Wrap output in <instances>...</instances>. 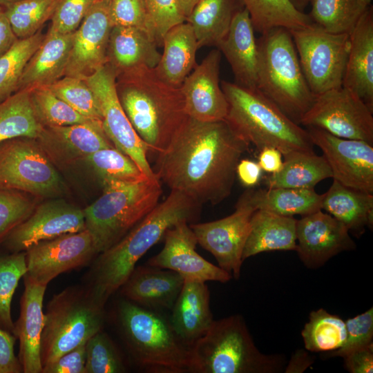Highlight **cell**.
<instances>
[{"mask_svg": "<svg viewBox=\"0 0 373 373\" xmlns=\"http://www.w3.org/2000/svg\"><path fill=\"white\" fill-rule=\"evenodd\" d=\"M249 144L224 120L204 122L186 117L153 169L171 190L200 204H217L231 193L236 170Z\"/></svg>", "mask_w": 373, "mask_h": 373, "instance_id": "obj_1", "label": "cell"}, {"mask_svg": "<svg viewBox=\"0 0 373 373\" xmlns=\"http://www.w3.org/2000/svg\"><path fill=\"white\" fill-rule=\"evenodd\" d=\"M201 204L175 190L133 227L121 240L101 252L88 276V288L103 305L127 280L137 262L159 242L166 231L182 221L191 223Z\"/></svg>", "mask_w": 373, "mask_h": 373, "instance_id": "obj_2", "label": "cell"}, {"mask_svg": "<svg viewBox=\"0 0 373 373\" xmlns=\"http://www.w3.org/2000/svg\"><path fill=\"white\" fill-rule=\"evenodd\" d=\"M119 102L148 151H164L187 115L180 87L163 81L154 68L143 67L116 77Z\"/></svg>", "mask_w": 373, "mask_h": 373, "instance_id": "obj_3", "label": "cell"}, {"mask_svg": "<svg viewBox=\"0 0 373 373\" xmlns=\"http://www.w3.org/2000/svg\"><path fill=\"white\" fill-rule=\"evenodd\" d=\"M220 85L228 104L224 120L247 144L259 151L276 148L283 156L292 151H314L307 129L292 121L257 88L227 81Z\"/></svg>", "mask_w": 373, "mask_h": 373, "instance_id": "obj_4", "label": "cell"}, {"mask_svg": "<svg viewBox=\"0 0 373 373\" xmlns=\"http://www.w3.org/2000/svg\"><path fill=\"white\" fill-rule=\"evenodd\" d=\"M118 326L134 360L153 373L192 372L190 347L160 312L125 298L117 305Z\"/></svg>", "mask_w": 373, "mask_h": 373, "instance_id": "obj_5", "label": "cell"}, {"mask_svg": "<svg viewBox=\"0 0 373 373\" xmlns=\"http://www.w3.org/2000/svg\"><path fill=\"white\" fill-rule=\"evenodd\" d=\"M190 350L195 373H278L285 364L282 355L265 354L258 349L238 314L213 321Z\"/></svg>", "mask_w": 373, "mask_h": 373, "instance_id": "obj_6", "label": "cell"}, {"mask_svg": "<svg viewBox=\"0 0 373 373\" xmlns=\"http://www.w3.org/2000/svg\"><path fill=\"white\" fill-rule=\"evenodd\" d=\"M257 89L298 124L315 96L303 73L289 30L276 28L257 40Z\"/></svg>", "mask_w": 373, "mask_h": 373, "instance_id": "obj_7", "label": "cell"}, {"mask_svg": "<svg viewBox=\"0 0 373 373\" xmlns=\"http://www.w3.org/2000/svg\"><path fill=\"white\" fill-rule=\"evenodd\" d=\"M104 306L87 286L68 287L55 294L44 313L42 368L102 330Z\"/></svg>", "mask_w": 373, "mask_h": 373, "instance_id": "obj_8", "label": "cell"}, {"mask_svg": "<svg viewBox=\"0 0 373 373\" xmlns=\"http://www.w3.org/2000/svg\"><path fill=\"white\" fill-rule=\"evenodd\" d=\"M162 193L157 178L103 186L102 194L84 209L86 229L93 236L99 254L117 243L149 213Z\"/></svg>", "mask_w": 373, "mask_h": 373, "instance_id": "obj_9", "label": "cell"}, {"mask_svg": "<svg viewBox=\"0 0 373 373\" xmlns=\"http://www.w3.org/2000/svg\"><path fill=\"white\" fill-rule=\"evenodd\" d=\"M289 31L305 78L314 96L342 87L350 34L329 32L313 23Z\"/></svg>", "mask_w": 373, "mask_h": 373, "instance_id": "obj_10", "label": "cell"}, {"mask_svg": "<svg viewBox=\"0 0 373 373\" xmlns=\"http://www.w3.org/2000/svg\"><path fill=\"white\" fill-rule=\"evenodd\" d=\"M0 188L50 197L60 193L63 182L39 142L19 137L0 143Z\"/></svg>", "mask_w": 373, "mask_h": 373, "instance_id": "obj_11", "label": "cell"}, {"mask_svg": "<svg viewBox=\"0 0 373 373\" xmlns=\"http://www.w3.org/2000/svg\"><path fill=\"white\" fill-rule=\"evenodd\" d=\"M373 111L353 91L341 87L316 95L300 124L336 137L373 144Z\"/></svg>", "mask_w": 373, "mask_h": 373, "instance_id": "obj_12", "label": "cell"}, {"mask_svg": "<svg viewBox=\"0 0 373 373\" xmlns=\"http://www.w3.org/2000/svg\"><path fill=\"white\" fill-rule=\"evenodd\" d=\"M256 210L247 189L231 215L211 222L189 223L198 244L214 256L218 266L236 279L240 275L250 220Z\"/></svg>", "mask_w": 373, "mask_h": 373, "instance_id": "obj_13", "label": "cell"}, {"mask_svg": "<svg viewBox=\"0 0 373 373\" xmlns=\"http://www.w3.org/2000/svg\"><path fill=\"white\" fill-rule=\"evenodd\" d=\"M84 81L95 95L103 129L114 146L129 156L149 178H156L148 161L146 146L134 130L119 102L113 70L106 64Z\"/></svg>", "mask_w": 373, "mask_h": 373, "instance_id": "obj_14", "label": "cell"}, {"mask_svg": "<svg viewBox=\"0 0 373 373\" xmlns=\"http://www.w3.org/2000/svg\"><path fill=\"white\" fill-rule=\"evenodd\" d=\"M25 254V275L47 286L61 274L88 265L99 252L93 236L86 229L38 242Z\"/></svg>", "mask_w": 373, "mask_h": 373, "instance_id": "obj_15", "label": "cell"}, {"mask_svg": "<svg viewBox=\"0 0 373 373\" xmlns=\"http://www.w3.org/2000/svg\"><path fill=\"white\" fill-rule=\"evenodd\" d=\"M307 131L313 144L323 151L333 180L346 186L373 193V144L341 138L314 127H307Z\"/></svg>", "mask_w": 373, "mask_h": 373, "instance_id": "obj_16", "label": "cell"}, {"mask_svg": "<svg viewBox=\"0 0 373 373\" xmlns=\"http://www.w3.org/2000/svg\"><path fill=\"white\" fill-rule=\"evenodd\" d=\"M113 27L109 1H96L74 32L64 76L84 80L104 66Z\"/></svg>", "mask_w": 373, "mask_h": 373, "instance_id": "obj_17", "label": "cell"}, {"mask_svg": "<svg viewBox=\"0 0 373 373\" xmlns=\"http://www.w3.org/2000/svg\"><path fill=\"white\" fill-rule=\"evenodd\" d=\"M86 229L84 210L53 200L35 207L3 241L9 252H21L41 241Z\"/></svg>", "mask_w": 373, "mask_h": 373, "instance_id": "obj_18", "label": "cell"}, {"mask_svg": "<svg viewBox=\"0 0 373 373\" xmlns=\"http://www.w3.org/2000/svg\"><path fill=\"white\" fill-rule=\"evenodd\" d=\"M163 238L162 249L148 260L147 265L174 271L184 280L224 283L231 278L229 273L196 252L197 239L189 222H178L166 231Z\"/></svg>", "mask_w": 373, "mask_h": 373, "instance_id": "obj_19", "label": "cell"}, {"mask_svg": "<svg viewBox=\"0 0 373 373\" xmlns=\"http://www.w3.org/2000/svg\"><path fill=\"white\" fill-rule=\"evenodd\" d=\"M318 210L303 216L296 222V251L312 269L323 265L339 253L356 247L347 228L327 213Z\"/></svg>", "mask_w": 373, "mask_h": 373, "instance_id": "obj_20", "label": "cell"}, {"mask_svg": "<svg viewBox=\"0 0 373 373\" xmlns=\"http://www.w3.org/2000/svg\"><path fill=\"white\" fill-rule=\"evenodd\" d=\"M221 52L211 50L180 86L189 117L204 122L224 120L228 104L220 84Z\"/></svg>", "mask_w": 373, "mask_h": 373, "instance_id": "obj_21", "label": "cell"}, {"mask_svg": "<svg viewBox=\"0 0 373 373\" xmlns=\"http://www.w3.org/2000/svg\"><path fill=\"white\" fill-rule=\"evenodd\" d=\"M20 313L12 334L19 341V360L23 373H41L40 349L44 325L43 302L47 286L23 276Z\"/></svg>", "mask_w": 373, "mask_h": 373, "instance_id": "obj_22", "label": "cell"}, {"mask_svg": "<svg viewBox=\"0 0 373 373\" xmlns=\"http://www.w3.org/2000/svg\"><path fill=\"white\" fill-rule=\"evenodd\" d=\"M37 140L50 159L62 164L84 160L100 149L115 147L102 124L97 122L44 127Z\"/></svg>", "mask_w": 373, "mask_h": 373, "instance_id": "obj_23", "label": "cell"}, {"mask_svg": "<svg viewBox=\"0 0 373 373\" xmlns=\"http://www.w3.org/2000/svg\"><path fill=\"white\" fill-rule=\"evenodd\" d=\"M184 280L174 271L138 266L119 289L124 298L138 305L157 312L171 310Z\"/></svg>", "mask_w": 373, "mask_h": 373, "instance_id": "obj_24", "label": "cell"}, {"mask_svg": "<svg viewBox=\"0 0 373 373\" xmlns=\"http://www.w3.org/2000/svg\"><path fill=\"white\" fill-rule=\"evenodd\" d=\"M355 93L373 111V8L368 6L350 34L343 86Z\"/></svg>", "mask_w": 373, "mask_h": 373, "instance_id": "obj_25", "label": "cell"}, {"mask_svg": "<svg viewBox=\"0 0 373 373\" xmlns=\"http://www.w3.org/2000/svg\"><path fill=\"white\" fill-rule=\"evenodd\" d=\"M249 15L243 8L233 15L229 31L217 46L228 61L235 84L257 88L258 48Z\"/></svg>", "mask_w": 373, "mask_h": 373, "instance_id": "obj_26", "label": "cell"}, {"mask_svg": "<svg viewBox=\"0 0 373 373\" xmlns=\"http://www.w3.org/2000/svg\"><path fill=\"white\" fill-rule=\"evenodd\" d=\"M169 319L180 341L191 347L209 329L213 321L210 292L205 282L184 280Z\"/></svg>", "mask_w": 373, "mask_h": 373, "instance_id": "obj_27", "label": "cell"}, {"mask_svg": "<svg viewBox=\"0 0 373 373\" xmlns=\"http://www.w3.org/2000/svg\"><path fill=\"white\" fill-rule=\"evenodd\" d=\"M74 32L61 35L48 31L26 64L17 91L48 87L64 75Z\"/></svg>", "mask_w": 373, "mask_h": 373, "instance_id": "obj_28", "label": "cell"}, {"mask_svg": "<svg viewBox=\"0 0 373 373\" xmlns=\"http://www.w3.org/2000/svg\"><path fill=\"white\" fill-rule=\"evenodd\" d=\"M157 44L144 30L113 26L110 34L106 64L116 77L143 67L155 68L161 57Z\"/></svg>", "mask_w": 373, "mask_h": 373, "instance_id": "obj_29", "label": "cell"}, {"mask_svg": "<svg viewBox=\"0 0 373 373\" xmlns=\"http://www.w3.org/2000/svg\"><path fill=\"white\" fill-rule=\"evenodd\" d=\"M162 46L155 73L167 84L180 88L196 66L199 47L191 25L183 22L171 28L163 37Z\"/></svg>", "mask_w": 373, "mask_h": 373, "instance_id": "obj_30", "label": "cell"}, {"mask_svg": "<svg viewBox=\"0 0 373 373\" xmlns=\"http://www.w3.org/2000/svg\"><path fill=\"white\" fill-rule=\"evenodd\" d=\"M296 222L293 216L256 210L250 220V231L243 249V261L270 251L296 250Z\"/></svg>", "mask_w": 373, "mask_h": 373, "instance_id": "obj_31", "label": "cell"}, {"mask_svg": "<svg viewBox=\"0 0 373 373\" xmlns=\"http://www.w3.org/2000/svg\"><path fill=\"white\" fill-rule=\"evenodd\" d=\"M321 209L342 222L349 231L361 236L373 224V193L346 186L333 180L323 194Z\"/></svg>", "mask_w": 373, "mask_h": 373, "instance_id": "obj_32", "label": "cell"}, {"mask_svg": "<svg viewBox=\"0 0 373 373\" xmlns=\"http://www.w3.org/2000/svg\"><path fill=\"white\" fill-rule=\"evenodd\" d=\"M283 157L282 169L265 178L267 188L314 189L321 181L332 177L323 155L314 151H292Z\"/></svg>", "mask_w": 373, "mask_h": 373, "instance_id": "obj_33", "label": "cell"}, {"mask_svg": "<svg viewBox=\"0 0 373 373\" xmlns=\"http://www.w3.org/2000/svg\"><path fill=\"white\" fill-rule=\"evenodd\" d=\"M247 190L256 210L285 216H303L321 209L323 194L317 193L314 189L275 187Z\"/></svg>", "mask_w": 373, "mask_h": 373, "instance_id": "obj_34", "label": "cell"}, {"mask_svg": "<svg viewBox=\"0 0 373 373\" xmlns=\"http://www.w3.org/2000/svg\"><path fill=\"white\" fill-rule=\"evenodd\" d=\"M238 10L236 0H199L186 19L193 29L199 48L217 47L227 35Z\"/></svg>", "mask_w": 373, "mask_h": 373, "instance_id": "obj_35", "label": "cell"}, {"mask_svg": "<svg viewBox=\"0 0 373 373\" xmlns=\"http://www.w3.org/2000/svg\"><path fill=\"white\" fill-rule=\"evenodd\" d=\"M44 129L29 91H17L0 104V143L19 137L37 140Z\"/></svg>", "mask_w": 373, "mask_h": 373, "instance_id": "obj_36", "label": "cell"}, {"mask_svg": "<svg viewBox=\"0 0 373 373\" xmlns=\"http://www.w3.org/2000/svg\"><path fill=\"white\" fill-rule=\"evenodd\" d=\"M254 30L261 35L276 28L289 30L312 23L308 15L297 10L289 0H240Z\"/></svg>", "mask_w": 373, "mask_h": 373, "instance_id": "obj_37", "label": "cell"}, {"mask_svg": "<svg viewBox=\"0 0 373 373\" xmlns=\"http://www.w3.org/2000/svg\"><path fill=\"white\" fill-rule=\"evenodd\" d=\"M84 160L98 177L102 186L112 182L132 184L151 179L129 156L115 147L100 149Z\"/></svg>", "mask_w": 373, "mask_h": 373, "instance_id": "obj_38", "label": "cell"}, {"mask_svg": "<svg viewBox=\"0 0 373 373\" xmlns=\"http://www.w3.org/2000/svg\"><path fill=\"white\" fill-rule=\"evenodd\" d=\"M305 347L311 352L335 351L346 340L345 321L323 309L311 312L301 332Z\"/></svg>", "mask_w": 373, "mask_h": 373, "instance_id": "obj_39", "label": "cell"}, {"mask_svg": "<svg viewBox=\"0 0 373 373\" xmlns=\"http://www.w3.org/2000/svg\"><path fill=\"white\" fill-rule=\"evenodd\" d=\"M313 23L335 34H350L363 9L358 0H309Z\"/></svg>", "mask_w": 373, "mask_h": 373, "instance_id": "obj_40", "label": "cell"}, {"mask_svg": "<svg viewBox=\"0 0 373 373\" xmlns=\"http://www.w3.org/2000/svg\"><path fill=\"white\" fill-rule=\"evenodd\" d=\"M45 35L39 30L34 35L17 39L12 46L0 57V104L17 91L23 69Z\"/></svg>", "mask_w": 373, "mask_h": 373, "instance_id": "obj_41", "label": "cell"}, {"mask_svg": "<svg viewBox=\"0 0 373 373\" xmlns=\"http://www.w3.org/2000/svg\"><path fill=\"white\" fill-rule=\"evenodd\" d=\"M59 0H19L3 6L18 39L36 34L51 19Z\"/></svg>", "mask_w": 373, "mask_h": 373, "instance_id": "obj_42", "label": "cell"}, {"mask_svg": "<svg viewBox=\"0 0 373 373\" xmlns=\"http://www.w3.org/2000/svg\"><path fill=\"white\" fill-rule=\"evenodd\" d=\"M26 271L25 251L0 252V327L11 333L14 329L12 300Z\"/></svg>", "mask_w": 373, "mask_h": 373, "instance_id": "obj_43", "label": "cell"}, {"mask_svg": "<svg viewBox=\"0 0 373 373\" xmlns=\"http://www.w3.org/2000/svg\"><path fill=\"white\" fill-rule=\"evenodd\" d=\"M30 94L35 114L44 127L95 122L79 113L57 97L48 87L35 88L31 90Z\"/></svg>", "mask_w": 373, "mask_h": 373, "instance_id": "obj_44", "label": "cell"}, {"mask_svg": "<svg viewBox=\"0 0 373 373\" xmlns=\"http://www.w3.org/2000/svg\"><path fill=\"white\" fill-rule=\"evenodd\" d=\"M48 88L57 97L83 116L92 121L102 123L95 95L84 79L63 76Z\"/></svg>", "mask_w": 373, "mask_h": 373, "instance_id": "obj_45", "label": "cell"}, {"mask_svg": "<svg viewBox=\"0 0 373 373\" xmlns=\"http://www.w3.org/2000/svg\"><path fill=\"white\" fill-rule=\"evenodd\" d=\"M126 370L118 350L101 330L86 344V373H123Z\"/></svg>", "mask_w": 373, "mask_h": 373, "instance_id": "obj_46", "label": "cell"}, {"mask_svg": "<svg viewBox=\"0 0 373 373\" xmlns=\"http://www.w3.org/2000/svg\"><path fill=\"white\" fill-rule=\"evenodd\" d=\"M35 207L26 193L0 188V244L30 216Z\"/></svg>", "mask_w": 373, "mask_h": 373, "instance_id": "obj_47", "label": "cell"}, {"mask_svg": "<svg viewBox=\"0 0 373 373\" xmlns=\"http://www.w3.org/2000/svg\"><path fill=\"white\" fill-rule=\"evenodd\" d=\"M149 35L157 46H162L164 35L173 26L186 21L178 0H144Z\"/></svg>", "mask_w": 373, "mask_h": 373, "instance_id": "obj_48", "label": "cell"}, {"mask_svg": "<svg viewBox=\"0 0 373 373\" xmlns=\"http://www.w3.org/2000/svg\"><path fill=\"white\" fill-rule=\"evenodd\" d=\"M346 340L331 356L344 357L351 352L373 345V308L345 321Z\"/></svg>", "mask_w": 373, "mask_h": 373, "instance_id": "obj_49", "label": "cell"}, {"mask_svg": "<svg viewBox=\"0 0 373 373\" xmlns=\"http://www.w3.org/2000/svg\"><path fill=\"white\" fill-rule=\"evenodd\" d=\"M96 0H59L48 31L67 35L74 32Z\"/></svg>", "mask_w": 373, "mask_h": 373, "instance_id": "obj_50", "label": "cell"}, {"mask_svg": "<svg viewBox=\"0 0 373 373\" xmlns=\"http://www.w3.org/2000/svg\"><path fill=\"white\" fill-rule=\"evenodd\" d=\"M109 13L113 26L134 27L149 33L144 0H109Z\"/></svg>", "mask_w": 373, "mask_h": 373, "instance_id": "obj_51", "label": "cell"}, {"mask_svg": "<svg viewBox=\"0 0 373 373\" xmlns=\"http://www.w3.org/2000/svg\"><path fill=\"white\" fill-rule=\"evenodd\" d=\"M86 342L44 367L41 373H86Z\"/></svg>", "mask_w": 373, "mask_h": 373, "instance_id": "obj_52", "label": "cell"}, {"mask_svg": "<svg viewBox=\"0 0 373 373\" xmlns=\"http://www.w3.org/2000/svg\"><path fill=\"white\" fill-rule=\"evenodd\" d=\"M15 336L0 327V373H21V365L15 353Z\"/></svg>", "mask_w": 373, "mask_h": 373, "instance_id": "obj_53", "label": "cell"}, {"mask_svg": "<svg viewBox=\"0 0 373 373\" xmlns=\"http://www.w3.org/2000/svg\"><path fill=\"white\" fill-rule=\"evenodd\" d=\"M345 367L351 373L373 372V345L354 350L343 357Z\"/></svg>", "mask_w": 373, "mask_h": 373, "instance_id": "obj_54", "label": "cell"}, {"mask_svg": "<svg viewBox=\"0 0 373 373\" xmlns=\"http://www.w3.org/2000/svg\"><path fill=\"white\" fill-rule=\"evenodd\" d=\"M262 171L258 162L242 159L238 162L236 174L241 184L248 189L254 188L261 180Z\"/></svg>", "mask_w": 373, "mask_h": 373, "instance_id": "obj_55", "label": "cell"}, {"mask_svg": "<svg viewBox=\"0 0 373 373\" xmlns=\"http://www.w3.org/2000/svg\"><path fill=\"white\" fill-rule=\"evenodd\" d=\"M259 151L258 163L262 171L273 174L282 169L283 154L278 149L273 147H265Z\"/></svg>", "mask_w": 373, "mask_h": 373, "instance_id": "obj_56", "label": "cell"}, {"mask_svg": "<svg viewBox=\"0 0 373 373\" xmlns=\"http://www.w3.org/2000/svg\"><path fill=\"white\" fill-rule=\"evenodd\" d=\"M17 39L5 10L3 6L0 5V57L11 48Z\"/></svg>", "mask_w": 373, "mask_h": 373, "instance_id": "obj_57", "label": "cell"}, {"mask_svg": "<svg viewBox=\"0 0 373 373\" xmlns=\"http://www.w3.org/2000/svg\"><path fill=\"white\" fill-rule=\"evenodd\" d=\"M312 363L310 356L305 352L300 351L296 353L292 356L288 367L286 368V372H301L310 365Z\"/></svg>", "mask_w": 373, "mask_h": 373, "instance_id": "obj_58", "label": "cell"}, {"mask_svg": "<svg viewBox=\"0 0 373 373\" xmlns=\"http://www.w3.org/2000/svg\"><path fill=\"white\" fill-rule=\"evenodd\" d=\"M185 16L187 18L199 0H178Z\"/></svg>", "mask_w": 373, "mask_h": 373, "instance_id": "obj_59", "label": "cell"}, {"mask_svg": "<svg viewBox=\"0 0 373 373\" xmlns=\"http://www.w3.org/2000/svg\"><path fill=\"white\" fill-rule=\"evenodd\" d=\"M292 5L299 11L303 12V10L309 3V0H289Z\"/></svg>", "mask_w": 373, "mask_h": 373, "instance_id": "obj_60", "label": "cell"}, {"mask_svg": "<svg viewBox=\"0 0 373 373\" xmlns=\"http://www.w3.org/2000/svg\"><path fill=\"white\" fill-rule=\"evenodd\" d=\"M372 0H358V3L363 9H366L371 5Z\"/></svg>", "mask_w": 373, "mask_h": 373, "instance_id": "obj_61", "label": "cell"}, {"mask_svg": "<svg viewBox=\"0 0 373 373\" xmlns=\"http://www.w3.org/2000/svg\"><path fill=\"white\" fill-rule=\"evenodd\" d=\"M17 1H19V0H0V5L5 6L7 4L15 2Z\"/></svg>", "mask_w": 373, "mask_h": 373, "instance_id": "obj_62", "label": "cell"}, {"mask_svg": "<svg viewBox=\"0 0 373 373\" xmlns=\"http://www.w3.org/2000/svg\"><path fill=\"white\" fill-rule=\"evenodd\" d=\"M96 1H109V0H96Z\"/></svg>", "mask_w": 373, "mask_h": 373, "instance_id": "obj_63", "label": "cell"}]
</instances>
